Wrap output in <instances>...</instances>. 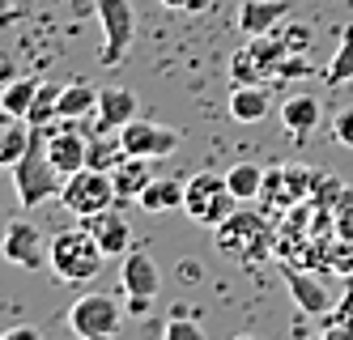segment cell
<instances>
[{
  "label": "cell",
  "instance_id": "cell-1",
  "mask_svg": "<svg viewBox=\"0 0 353 340\" xmlns=\"http://www.w3.org/2000/svg\"><path fill=\"white\" fill-rule=\"evenodd\" d=\"M103 259H107V251L98 247V239H94L85 226L60 230L56 239L47 243V268H52V277L64 281V285H85V281H94L98 272H103Z\"/></svg>",
  "mask_w": 353,
  "mask_h": 340
},
{
  "label": "cell",
  "instance_id": "cell-2",
  "mask_svg": "<svg viewBox=\"0 0 353 340\" xmlns=\"http://www.w3.org/2000/svg\"><path fill=\"white\" fill-rule=\"evenodd\" d=\"M60 188H64V174L52 166V158H47L43 128H34V141L26 149V158L13 166V192H17L21 208H39L52 196H60Z\"/></svg>",
  "mask_w": 353,
  "mask_h": 340
},
{
  "label": "cell",
  "instance_id": "cell-3",
  "mask_svg": "<svg viewBox=\"0 0 353 340\" xmlns=\"http://www.w3.org/2000/svg\"><path fill=\"white\" fill-rule=\"evenodd\" d=\"M213 243H217L221 255H234V259H243V264H256V259L272 255L276 234L268 230V221L260 213H230L217 226V239Z\"/></svg>",
  "mask_w": 353,
  "mask_h": 340
},
{
  "label": "cell",
  "instance_id": "cell-4",
  "mask_svg": "<svg viewBox=\"0 0 353 340\" xmlns=\"http://www.w3.org/2000/svg\"><path fill=\"white\" fill-rule=\"evenodd\" d=\"M239 196L230 192V183H225V174H192L188 179V196H183V213L200 226L217 230L225 217L234 213Z\"/></svg>",
  "mask_w": 353,
  "mask_h": 340
},
{
  "label": "cell",
  "instance_id": "cell-5",
  "mask_svg": "<svg viewBox=\"0 0 353 340\" xmlns=\"http://www.w3.org/2000/svg\"><path fill=\"white\" fill-rule=\"evenodd\" d=\"M115 200H119V192H115L111 170H94V166L68 174L64 188H60V204L72 217H94V213H103V208H111Z\"/></svg>",
  "mask_w": 353,
  "mask_h": 340
},
{
  "label": "cell",
  "instance_id": "cell-6",
  "mask_svg": "<svg viewBox=\"0 0 353 340\" xmlns=\"http://www.w3.org/2000/svg\"><path fill=\"white\" fill-rule=\"evenodd\" d=\"M123 323V310L111 294H85L68 306V328L77 340H111Z\"/></svg>",
  "mask_w": 353,
  "mask_h": 340
},
{
  "label": "cell",
  "instance_id": "cell-7",
  "mask_svg": "<svg viewBox=\"0 0 353 340\" xmlns=\"http://www.w3.org/2000/svg\"><path fill=\"white\" fill-rule=\"evenodd\" d=\"M94 13L103 21V51H98V60L111 68L128 56L132 34H137V13H132V0H98Z\"/></svg>",
  "mask_w": 353,
  "mask_h": 340
},
{
  "label": "cell",
  "instance_id": "cell-8",
  "mask_svg": "<svg viewBox=\"0 0 353 340\" xmlns=\"http://www.w3.org/2000/svg\"><path fill=\"white\" fill-rule=\"evenodd\" d=\"M43 141H47V158H52V166L64 179L90 166V141H85V132L72 128V119H60L52 128H43Z\"/></svg>",
  "mask_w": 353,
  "mask_h": 340
},
{
  "label": "cell",
  "instance_id": "cell-9",
  "mask_svg": "<svg viewBox=\"0 0 353 340\" xmlns=\"http://www.w3.org/2000/svg\"><path fill=\"white\" fill-rule=\"evenodd\" d=\"M119 137H123V149L132 153V158H170L174 149H179V132L166 123H149V119H132V123H123L119 128Z\"/></svg>",
  "mask_w": 353,
  "mask_h": 340
},
{
  "label": "cell",
  "instance_id": "cell-10",
  "mask_svg": "<svg viewBox=\"0 0 353 340\" xmlns=\"http://www.w3.org/2000/svg\"><path fill=\"white\" fill-rule=\"evenodd\" d=\"M47 243L52 239H43L30 221H9L5 239H0V255L17 268H39V264H47Z\"/></svg>",
  "mask_w": 353,
  "mask_h": 340
},
{
  "label": "cell",
  "instance_id": "cell-11",
  "mask_svg": "<svg viewBox=\"0 0 353 340\" xmlns=\"http://www.w3.org/2000/svg\"><path fill=\"white\" fill-rule=\"evenodd\" d=\"M281 281H285V290H290V298H294V306L302 310V315H311V319H327V315H332V298H327V285L315 281L307 268L281 264Z\"/></svg>",
  "mask_w": 353,
  "mask_h": 340
},
{
  "label": "cell",
  "instance_id": "cell-12",
  "mask_svg": "<svg viewBox=\"0 0 353 340\" xmlns=\"http://www.w3.org/2000/svg\"><path fill=\"white\" fill-rule=\"evenodd\" d=\"M81 226L98 239V247H103L107 255H128V243H132V226H128V217L119 213V208L111 204V208H103V213H94V217H81Z\"/></svg>",
  "mask_w": 353,
  "mask_h": 340
},
{
  "label": "cell",
  "instance_id": "cell-13",
  "mask_svg": "<svg viewBox=\"0 0 353 340\" xmlns=\"http://www.w3.org/2000/svg\"><path fill=\"white\" fill-rule=\"evenodd\" d=\"M119 290H123V298H128V294L158 298V290H162L158 264H154L145 251H128V255H123V268H119Z\"/></svg>",
  "mask_w": 353,
  "mask_h": 340
},
{
  "label": "cell",
  "instance_id": "cell-14",
  "mask_svg": "<svg viewBox=\"0 0 353 340\" xmlns=\"http://www.w3.org/2000/svg\"><path fill=\"white\" fill-rule=\"evenodd\" d=\"M285 17H290V0H243L239 5V30L247 39L272 34Z\"/></svg>",
  "mask_w": 353,
  "mask_h": 340
},
{
  "label": "cell",
  "instance_id": "cell-15",
  "mask_svg": "<svg viewBox=\"0 0 353 340\" xmlns=\"http://www.w3.org/2000/svg\"><path fill=\"white\" fill-rule=\"evenodd\" d=\"M137 119V94L123 90V86H107L98 90V115H94V128H107V132H119L123 123Z\"/></svg>",
  "mask_w": 353,
  "mask_h": 340
},
{
  "label": "cell",
  "instance_id": "cell-16",
  "mask_svg": "<svg viewBox=\"0 0 353 340\" xmlns=\"http://www.w3.org/2000/svg\"><path fill=\"white\" fill-rule=\"evenodd\" d=\"M111 179H115L119 200H141V192L158 179V174H154V158H132V153H128V158L111 170Z\"/></svg>",
  "mask_w": 353,
  "mask_h": 340
},
{
  "label": "cell",
  "instance_id": "cell-17",
  "mask_svg": "<svg viewBox=\"0 0 353 340\" xmlns=\"http://www.w3.org/2000/svg\"><path fill=\"white\" fill-rule=\"evenodd\" d=\"M319 119H323V107H319V98H311V94H290L281 102V123H285V132H294V137L315 132Z\"/></svg>",
  "mask_w": 353,
  "mask_h": 340
},
{
  "label": "cell",
  "instance_id": "cell-18",
  "mask_svg": "<svg viewBox=\"0 0 353 340\" xmlns=\"http://www.w3.org/2000/svg\"><path fill=\"white\" fill-rule=\"evenodd\" d=\"M268 107H272V94H268L264 81L260 86H234L230 90V115L239 123H260L268 115Z\"/></svg>",
  "mask_w": 353,
  "mask_h": 340
},
{
  "label": "cell",
  "instance_id": "cell-19",
  "mask_svg": "<svg viewBox=\"0 0 353 340\" xmlns=\"http://www.w3.org/2000/svg\"><path fill=\"white\" fill-rule=\"evenodd\" d=\"M183 196H188V183L170 179V174H158V179L141 192L137 204L145 208V213H170V208H183Z\"/></svg>",
  "mask_w": 353,
  "mask_h": 340
},
{
  "label": "cell",
  "instance_id": "cell-20",
  "mask_svg": "<svg viewBox=\"0 0 353 340\" xmlns=\"http://www.w3.org/2000/svg\"><path fill=\"white\" fill-rule=\"evenodd\" d=\"M315 268H327V272H336V277H353V243L341 239V234H332V239H315Z\"/></svg>",
  "mask_w": 353,
  "mask_h": 340
},
{
  "label": "cell",
  "instance_id": "cell-21",
  "mask_svg": "<svg viewBox=\"0 0 353 340\" xmlns=\"http://www.w3.org/2000/svg\"><path fill=\"white\" fill-rule=\"evenodd\" d=\"M90 115H98V90L90 86V81H72V86H64L60 90V119H90Z\"/></svg>",
  "mask_w": 353,
  "mask_h": 340
},
{
  "label": "cell",
  "instance_id": "cell-22",
  "mask_svg": "<svg viewBox=\"0 0 353 340\" xmlns=\"http://www.w3.org/2000/svg\"><path fill=\"white\" fill-rule=\"evenodd\" d=\"M123 158H128L123 137L119 132H107V128H94V132H90V166L94 170H115Z\"/></svg>",
  "mask_w": 353,
  "mask_h": 340
},
{
  "label": "cell",
  "instance_id": "cell-23",
  "mask_svg": "<svg viewBox=\"0 0 353 340\" xmlns=\"http://www.w3.org/2000/svg\"><path fill=\"white\" fill-rule=\"evenodd\" d=\"M39 77H21V81H9L5 90H0V115H9V119H26L30 115V102L39 94Z\"/></svg>",
  "mask_w": 353,
  "mask_h": 340
},
{
  "label": "cell",
  "instance_id": "cell-24",
  "mask_svg": "<svg viewBox=\"0 0 353 340\" xmlns=\"http://www.w3.org/2000/svg\"><path fill=\"white\" fill-rule=\"evenodd\" d=\"M34 141V128L26 119H9L5 115V149H0V162H5V170H13L21 158H26V149Z\"/></svg>",
  "mask_w": 353,
  "mask_h": 340
},
{
  "label": "cell",
  "instance_id": "cell-25",
  "mask_svg": "<svg viewBox=\"0 0 353 340\" xmlns=\"http://www.w3.org/2000/svg\"><path fill=\"white\" fill-rule=\"evenodd\" d=\"M264 179H268V170H260L256 162H239V166L225 170V183H230V192L239 200H256L264 192Z\"/></svg>",
  "mask_w": 353,
  "mask_h": 340
},
{
  "label": "cell",
  "instance_id": "cell-26",
  "mask_svg": "<svg viewBox=\"0 0 353 340\" xmlns=\"http://www.w3.org/2000/svg\"><path fill=\"white\" fill-rule=\"evenodd\" d=\"M60 90H64V86H52V81L39 86V94H34V102H30V115H26L30 128H52V123L60 119Z\"/></svg>",
  "mask_w": 353,
  "mask_h": 340
},
{
  "label": "cell",
  "instance_id": "cell-27",
  "mask_svg": "<svg viewBox=\"0 0 353 340\" xmlns=\"http://www.w3.org/2000/svg\"><path fill=\"white\" fill-rule=\"evenodd\" d=\"M319 81H327V86H345V81H353V26L341 34V47H336L332 64L319 68Z\"/></svg>",
  "mask_w": 353,
  "mask_h": 340
},
{
  "label": "cell",
  "instance_id": "cell-28",
  "mask_svg": "<svg viewBox=\"0 0 353 340\" xmlns=\"http://www.w3.org/2000/svg\"><path fill=\"white\" fill-rule=\"evenodd\" d=\"M230 77H234V86H260V81H268V72H264V64L256 60V51H251V47H239L234 56H230Z\"/></svg>",
  "mask_w": 353,
  "mask_h": 340
},
{
  "label": "cell",
  "instance_id": "cell-29",
  "mask_svg": "<svg viewBox=\"0 0 353 340\" xmlns=\"http://www.w3.org/2000/svg\"><path fill=\"white\" fill-rule=\"evenodd\" d=\"M162 340H205V328H200L196 315H170Z\"/></svg>",
  "mask_w": 353,
  "mask_h": 340
},
{
  "label": "cell",
  "instance_id": "cell-30",
  "mask_svg": "<svg viewBox=\"0 0 353 340\" xmlns=\"http://www.w3.org/2000/svg\"><path fill=\"white\" fill-rule=\"evenodd\" d=\"M332 217H336V234L353 243V188L341 192V200H336V208H332Z\"/></svg>",
  "mask_w": 353,
  "mask_h": 340
},
{
  "label": "cell",
  "instance_id": "cell-31",
  "mask_svg": "<svg viewBox=\"0 0 353 340\" xmlns=\"http://www.w3.org/2000/svg\"><path fill=\"white\" fill-rule=\"evenodd\" d=\"M281 39H285V47L294 51V56H302V51L311 47V30H307V26H302V21H290L285 30H281Z\"/></svg>",
  "mask_w": 353,
  "mask_h": 340
},
{
  "label": "cell",
  "instance_id": "cell-32",
  "mask_svg": "<svg viewBox=\"0 0 353 340\" xmlns=\"http://www.w3.org/2000/svg\"><path fill=\"white\" fill-rule=\"evenodd\" d=\"M332 137H336V145L353 149V111H341V115H336V123H332Z\"/></svg>",
  "mask_w": 353,
  "mask_h": 340
},
{
  "label": "cell",
  "instance_id": "cell-33",
  "mask_svg": "<svg viewBox=\"0 0 353 340\" xmlns=\"http://www.w3.org/2000/svg\"><path fill=\"white\" fill-rule=\"evenodd\" d=\"M311 72H315V68L302 60V56H290L281 68H276V81H285V77H311Z\"/></svg>",
  "mask_w": 353,
  "mask_h": 340
},
{
  "label": "cell",
  "instance_id": "cell-34",
  "mask_svg": "<svg viewBox=\"0 0 353 340\" xmlns=\"http://www.w3.org/2000/svg\"><path fill=\"white\" fill-rule=\"evenodd\" d=\"M319 340H353V323H345V319H327V328H323Z\"/></svg>",
  "mask_w": 353,
  "mask_h": 340
},
{
  "label": "cell",
  "instance_id": "cell-35",
  "mask_svg": "<svg viewBox=\"0 0 353 340\" xmlns=\"http://www.w3.org/2000/svg\"><path fill=\"white\" fill-rule=\"evenodd\" d=\"M327 319H345V323H353V277H349V294H345V302H341Z\"/></svg>",
  "mask_w": 353,
  "mask_h": 340
},
{
  "label": "cell",
  "instance_id": "cell-36",
  "mask_svg": "<svg viewBox=\"0 0 353 340\" xmlns=\"http://www.w3.org/2000/svg\"><path fill=\"white\" fill-rule=\"evenodd\" d=\"M149 302H154V298H141V294H128V302H123V310H128V315H149Z\"/></svg>",
  "mask_w": 353,
  "mask_h": 340
},
{
  "label": "cell",
  "instance_id": "cell-37",
  "mask_svg": "<svg viewBox=\"0 0 353 340\" xmlns=\"http://www.w3.org/2000/svg\"><path fill=\"white\" fill-rule=\"evenodd\" d=\"M5 340H43V336H39V328L21 323V328H9V332H5Z\"/></svg>",
  "mask_w": 353,
  "mask_h": 340
},
{
  "label": "cell",
  "instance_id": "cell-38",
  "mask_svg": "<svg viewBox=\"0 0 353 340\" xmlns=\"http://www.w3.org/2000/svg\"><path fill=\"white\" fill-rule=\"evenodd\" d=\"M158 5H162V9H196L200 0H158Z\"/></svg>",
  "mask_w": 353,
  "mask_h": 340
},
{
  "label": "cell",
  "instance_id": "cell-39",
  "mask_svg": "<svg viewBox=\"0 0 353 340\" xmlns=\"http://www.w3.org/2000/svg\"><path fill=\"white\" fill-rule=\"evenodd\" d=\"M9 13H13V0H0V21H5Z\"/></svg>",
  "mask_w": 353,
  "mask_h": 340
},
{
  "label": "cell",
  "instance_id": "cell-40",
  "mask_svg": "<svg viewBox=\"0 0 353 340\" xmlns=\"http://www.w3.org/2000/svg\"><path fill=\"white\" fill-rule=\"evenodd\" d=\"M0 149H5V123H0ZM0 166H5V162H0Z\"/></svg>",
  "mask_w": 353,
  "mask_h": 340
},
{
  "label": "cell",
  "instance_id": "cell-41",
  "mask_svg": "<svg viewBox=\"0 0 353 340\" xmlns=\"http://www.w3.org/2000/svg\"><path fill=\"white\" fill-rule=\"evenodd\" d=\"M234 340H260V336H234Z\"/></svg>",
  "mask_w": 353,
  "mask_h": 340
},
{
  "label": "cell",
  "instance_id": "cell-42",
  "mask_svg": "<svg viewBox=\"0 0 353 340\" xmlns=\"http://www.w3.org/2000/svg\"><path fill=\"white\" fill-rule=\"evenodd\" d=\"M0 340H5V336H0Z\"/></svg>",
  "mask_w": 353,
  "mask_h": 340
},
{
  "label": "cell",
  "instance_id": "cell-43",
  "mask_svg": "<svg viewBox=\"0 0 353 340\" xmlns=\"http://www.w3.org/2000/svg\"><path fill=\"white\" fill-rule=\"evenodd\" d=\"M0 170H5V166H0Z\"/></svg>",
  "mask_w": 353,
  "mask_h": 340
}]
</instances>
